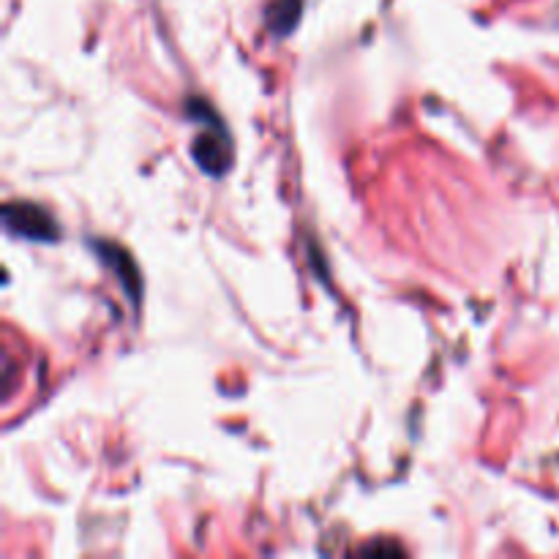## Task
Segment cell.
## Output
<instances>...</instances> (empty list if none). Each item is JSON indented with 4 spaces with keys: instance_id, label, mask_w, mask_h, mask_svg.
Segmentation results:
<instances>
[{
    "instance_id": "2",
    "label": "cell",
    "mask_w": 559,
    "mask_h": 559,
    "mask_svg": "<svg viewBox=\"0 0 559 559\" xmlns=\"http://www.w3.org/2000/svg\"><path fill=\"white\" fill-rule=\"evenodd\" d=\"M191 112L200 115L194 107H191ZM205 123H207V129L202 131V134H197V140H194V162L200 164L202 173L218 178V175L227 173L229 164H233V140H229L227 129L222 126V118H218L211 107H207Z\"/></svg>"
},
{
    "instance_id": "5",
    "label": "cell",
    "mask_w": 559,
    "mask_h": 559,
    "mask_svg": "<svg viewBox=\"0 0 559 559\" xmlns=\"http://www.w3.org/2000/svg\"><path fill=\"white\" fill-rule=\"evenodd\" d=\"M364 555H374V551H382V546H364ZM385 551H404V549H399V546H385Z\"/></svg>"
},
{
    "instance_id": "3",
    "label": "cell",
    "mask_w": 559,
    "mask_h": 559,
    "mask_svg": "<svg viewBox=\"0 0 559 559\" xmlns=\"http://www.w3.org/2000/svg\"><path fill=\"white\" fill-rule=\"evenodd\" d=\"M98 257L104 260V265L112 267V273L118 276V282L123 284L126 295H131L134 300H140L142 295V282H140V273H136L134 260H131L126 251L115 249L112 243H102L98 246Z\"/></svg>"
},
{
    "instance_id": "1",
    "label": "cell",
    "mask_w": 559,
    "mask_h": 559,
    "mask_svg": "<svg viewBox=\"0 0 559 559\" xmlns=\"http://www.w3.org/2000/svg\"><path fill=\"white\" fill-rule=\"evenodd\" d=\"M3 227L5 233L22 240H33V243H55L60 238L58 218L47 207L27 200L3 205Z\"/></svg>"
},
{
    "instance_id": "4",
    "label": "cell",
    "mask_w": 559,
    "mask_h": 559,
    "mask_svg": "<svg viewBox=\"0 0 559 559\" xmlns=\"http://www.w3.org/2000/svg\"><path fill=\"white\" fill-rule=\"evenodd\" d=\"M300 20V0H273L267 5V27H271L276 36H287Z\"/></svg>"
}]
</instances>
